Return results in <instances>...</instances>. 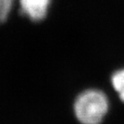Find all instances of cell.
Masks as SVG:
<instances>
[{
  "mask_svg": "<svg viewBox=\"0 0 124 124\" xmlns=\"http://www.w3.org/2000/svg\"><path fill=\"white\" fill-rule=\"evenodd\" d=\"M109 109L108 96L99 89H87L76 97L73 113L80 124H101Z\"/></svg>",
  "mask_w": 124,
  "mask_h": 124,
  "instance_id": "1",
  "label": "cell"
},
{
  "mask_svg": "<svg viewBox=\"0 0 124 124\" xmlns=\"http://www.w3.org/2000/svg\"><path fill=\"white\" fill-rule=\"evenodd\" d=\"M52 0H19L20 12L32 22H41L46 17Z\"/></svg>",
  "mask_w": 124,
  "mask_h": 124,
  "instance_id": "2",
  "label": "cell"
},
{
  "mask_svg": "<svg viewBox=\"0 0 124 124\" xmlns=\"http://www.w3.org/2000/svg\"><path fill=\"white\" fill-rule=\"evenodd\" d=\"M110 80L114 91L118 94L121 101L124 103V67L115 71L111 75Z\"/></svg>",
  "mask_w": 124,
  "mask_h": 124,
  "instance_id": "3",
  "label": "cell"
},
{
  "mask_svg": "<svg viewBox=\"0 0 124 124\" xmlns=\"http://www.w3.org/2000/svg\"><path fill=\"white\" fill-rule=\"evenodd\" d=\"M13 4L14 0H0V24L8 19Z\"/></svg>",
  "mask_w": 124,
  "mask_h": 124,
  "instance_id": "4",
  "label": "cell"
}]
</instances>
